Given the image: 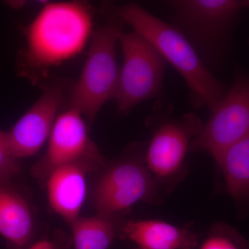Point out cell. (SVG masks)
Listing matches in <instances>:
<instances>
[{"label":"cell","mask_w":249,"mask_h":249,"mask_svg":"<svg viewBox=\"0 0 249 249\" xmlns=\"http://www.w3.org/2000/svg\"><path fill=\"white\" fill-rule=\"evenodd\" d=\"M93 12L80 1L49 3L27 27V45L18 53L19 74L31 76L74 58L84 49L92 28Z\"/></svg>","instance_id":"cell-1"},{"label":"cell","mask_w":249,"mask_h":249,"mask_svg":"<svg viewBox=\"0 0 249 249\" xmlns=\"http://www.w3.org/2000/svg\"><path fill=\"white\" fill-rule=\"evenodd\" d=\"M114 11L145 37L183 77L195 109L206 107L211 111L213 110L225 96L226 87L205 65L181 31L137 3H127L116 7Z\"/></svg>","instance_id":"cell-2"},{"label":"cell","mask_w":249,"mask_h":249,"mask_svg":"<svg viewBox=\"0 0 249 249\" xmlns=\"http://www.w3.org/2000/svg\"><path fill=\"white\" fill-rule=\"evenodd\" d=\"M173 24L191 42L211 70L225 53L231 30L249 0H172Z\"/></svg>","instance_id":"cell-3"},{"label":"cell","mask_w":249,"mask_h":249,"mask_svg":"<svg viewBox=\"0 0 249 249\" xmlns=\"http://www.w3.org/2000/svg\"><path fill=\"white\" fill-rule=\"evenodd\" d=\"M115 15L94 31L88 58L71 91V107L79 111L89 124L103 106L114 99L117 88L120 70L116 47L125 22Z\"/></svg>","instance_id":"cell-4"},{"label":"cell","mask_w":249,"mask_h":249,"mask_svg":"<svg viewBox=\"0 0 249 249\" xmlns=\"http://www.w3.org/2000/svg\"><path fill=\"white\" fill-rule=\"evenodd\" d=\"M124 62L119 71L114 100L121 114H127L144 101L161 96L165 59L139 33L119 36Z\"/></svg>","instance_id":"cell-5"},{"label":"cell","mask_w":249,"mask_h":249,"mask_svg":"<svg viewBox=\"0 0 249 249\" xmlns=\"http://www.w3.org/2000/svg\"><path fill=\"white\" fill-rule=\"evenodd\" d=\"M249 133V78L237 75L231 88L211 111L209 120L192 141L189 152H209L214 160Z\"/></svg>","instance_id":"cell-6"},{"label":"cell","mask_w":249,"mask_h":249,"mask_svg":"<svg viewBox=\"0 0 249 249\" xmlns=\"http://www.w3.org/2000/svg\"><path fill=\"white\" fill-rule=\"evenodd\" d=\"M155 183L150 171L137 160L111 166L100 178L93 195L98 214L114 217L141 201L155 196Z\"/></svg>","instance_id":"cell-7"},{"label":"cell","mask_w":249,"mask_h":249,"mask_svg":"<svg viewBox=\"0 0 249 249\" xmlns=\"http://www.w3.org/2000/svg\"><path fill=\"white\" fill-rule=\"evenodd\" d=\"M84 160H103V158L90 140L85 118L79 111L70 107L57 116L47 152L33 168V173L47 179L58 167Z\"/></svg>","instance_id":"cell-8"},{"label":"cell","mask_w":249,"mask_h":249,"mask_svg":"<svg viewBox=\"0 0 249 249\" xmlns=\"http://www.w3.org/2000/svg\"><path fill=\"white\" fill-rule=\"evenodd\" d=\"M203 125L200 119L193 113L162 124L152 136L145 153L149 171L160 179L176 175L182 168L192 141Z\"/></svg>","instance_id":"cell-9"},{"label":"cell","mask_w":249,"mask_h":249,"mask_svg":"<svg viewBox=\"0 0 249 249\" xmlns=\"http://www.w3.org/2000/svg\"><path fill=\"white\" fill-rule=\"evenodd\" d=\"M65 97L62 85L48 87L8 132L15 154L19 160L36 155L49 139Z\"/></svg>","instance_id":"cell-10"},{"label":"cell","mask_w":249,"mask_h":249,"mask_svg":"<svg viewBox=\"0 0 249 249\" xmlns=\"http://www.w3.org/2000/svg\"><path fill=\"white\" fill-rule=\"evenodd\" d=\"M103 160H84L61 165L47 178L49 204L69 224L80 217L86 196L88 173L98 169Z\"/></svg>","instance_id":"cell-11"},{"label":"cell","mask_w":249,"mask_h":249,"mask_svg":"<svg viewBox=\"0 0 249 249\" xmlns=\"http://www.w3.org/2000/svg\"><path fill=\"white\" fill-rule=\"evenodd\" d=\"M121 235L138 249H195L197 246L189 229L160 220L129 221L121 228Z\"/></svg>","instance_id":"cell-12"},{"label":"cell","mask_w":249,"mask_h":249,"mask_svg":"<svg viewBox=\"0 0 249 249\" xmlns=\"http://www.w3.org/2000/svg\"><path fill=\"white\" fill-rule=\"evenodd\" d=\"M34 233V220L27 201L11 183L0 187V235L8 249H24Z\"/></svg>","instance_id":"cell-13"},{"label":"cell","mask_w":249,"mask_h":249,"mask_svg":"<svg viewBox=\"0 0 249 249\" xmlns=\"http://www.w3.org/2000/svg\"><path fill=\"white\" fill-rule=\"evenodd\" d=\"M214 160L222 170L229 194L239 201L249 199V133Z\"/></svg>","instance_id":"cell-14"},{"label":"cell","mask_w":249,"mask_h":249,"mask_svg":"<svg viewBox=\"0 0 249 249\" xmlns=\"http://www.w3.org/2000/svg\"><path fill=\"white\" fill-rule=\"evenodd\" d=\"M70 225L74 249H108L115 236L113 217L103 214L79 217Z\"/></svg>","instance_id":"cell-15"},{"label":"cell","mask_w":249,"mask_h":249,"mask_svg":"<svg viewBox=\"0 0 249 249\" xmlns=\"http://www.w3.org/2000/svg\"><path fill=\"white\" fill-rule=\"evenodd\" d=\"M199 249H249V243L234 228L221 222L213 226Z\"/></svg>","instance_id":"cell-16"},{"label":"cell","mask_w":249,"mask_h":249,"mask_svg":"<svg viewBox=\"0 0 249 249\" xmlns=\"http://www.w3.org/2000/svg\"><path fill=\"white\" fill-rule=\"evenodd\" d=\"M19 160L11 145L9 132L0 129V187L10 184L19 173Z\"/></svg>","instance_id":"cell-17"},{"label":"cell","mask_w":249,"mask_h":249,"mask_svg":"<svg viewBox=\"0 0 249 249\" xmlns=\"http://www.w3.org/2000/svg\"><path fill=\"white\" fill-rule=\"evenodd\" d=\"M70 245V241L61 234L48 240L38 241L27 249H66Z\"/></svg>","instance_id":"cell-18"},{"label":"cell","mask_w":249,"mask_h":249,"mask_svg":"<svg viewBox=\"0 0 249 249\" xmlns=\"http://www.w3.org/2000/svg\"><path fill=\"white\" fill-rule=\"evenodd\" d=\"M9 5L11 6H12L13 8H19L22 7L23 5L24 4V3H23V1H9Z\"/></svg>","instance_id":"cell-19"}]
</instances>
